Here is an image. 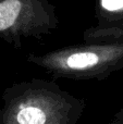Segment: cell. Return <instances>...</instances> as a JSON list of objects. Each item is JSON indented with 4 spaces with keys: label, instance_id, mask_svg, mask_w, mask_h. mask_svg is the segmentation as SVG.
<instances>
[{
    "label": "cell",
    "instance_id": "cell-1",
    "mask_svg": "<svg viewBox=\"0 0 123 124\" xmlns=\"http://www.w3.org/2000/svg\"><path fill=\"white\" fill-rule=\"evenodd\" d=\"M0 124H77L86 101L54 81L33 78L7 87Z\"/></svg>",
    "mask_w": 123,
    "mask_h": 124
},
{
    "label": "cell",
    "instance_id": "cell-4",
    "mask_svg": "<svg viewBox=\"0 0 123 124\" xmlns=\"http://www.w3.org/2000/svg\"><path fill=\"white\" fill-rule=\"evenodd\" d=\"M101 4L108 11H120L123 9V0H101Z\"/></svg>",
    "mask_w": 123,
    "mask_h": 124
},
{
    "label": "cell",
    "instance_id": "cell-3",
    "mask_svg": "<svg viewBox=\"0 0 123 124\" xmlns=\"http://www.w3.org/2000/svg\"><path fill=\"white\" fill-rule=\"evenodd\" d=\"M20 10V0H3L0 2V33L7 32L14 26Z\"/></svg>",
    "mask_w": 123,
    "mask_h": 124
},
{
    "label": "cell",
    "instance_id": "cell-2",
    "mask_svg": "<svg viewBox=\"0 0 123 124\" xmlns=\"http://www.w3.org/2000/svg\"><path fill=\"white\" fill-rule=\"evenodd\" d=\"M27 61L43 68L54 79L100 82L123 68V43L86 44L44 56L31 54Z\"/></svg>",
    "mask_w": 123,
    "mask_h": 124
},
{
    "label": "cell",
    "instance_id": "cell-5",
    "mask_svg": "<svg viewBox=\"0 0 123 124\" xmlns=\"http://www.w3.org/2000/svg\"><path fill=\"white\" fill-rule=\"evenodd\" d=\"M109 124H123V108H121V109L113 116L112 120L109 122Z\"/></svg>",
    "mask_w": 123,
    "mask_h": 124
}]
</instances>
